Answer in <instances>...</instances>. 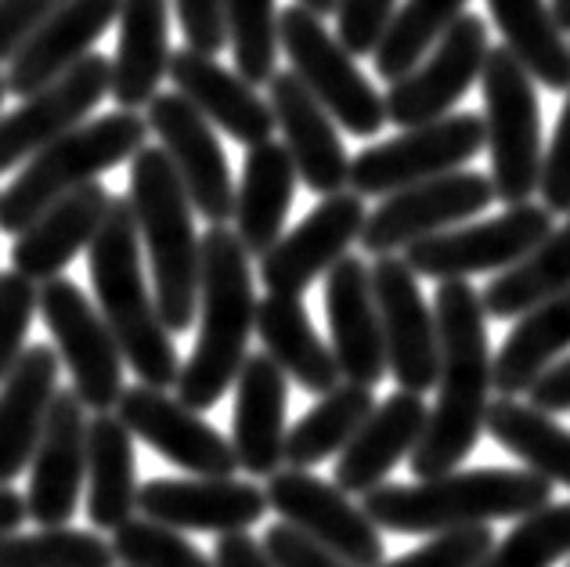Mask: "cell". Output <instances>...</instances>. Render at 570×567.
Instances as JSON below:
<instances>
[{
	"mask_svg": "<svg viewBox=\"0 0 570 567\" xmlns=\"http://www.w3.org/2000/svg\"><path fill=\"white\" fill-rule=\"evenodd\" d=\"M528 398L538 412H570V354L560 358L549 372H542V380L531 387Z\"/></svg>",
	"mask_w": 570,
	"mask_h": 567,
	"instance_id": "816d5d0a",
	"label": "cell"
},
{
	"mask_svg": "<svg viewBox=\"0 0 570 567\" xmlns=\"http://www.w3.org/2000/svg\"><path fill=\"white\" fill-rule=\"evenodd\" d=\"M285 409H289V377L267 358L249 354L235 380V412H232V449L238 470L249 477H272L285 462Z\"/></svg>",
	"mask_w": 570,
	"mask_h": 567,
	"instance_id": "4316f807",
	"label": "cell"
},
{
	"mask_svg": "<svg viewBox=\"0 0 570 567\" xmlns=\"http://www.w3.org/2000/svg\"><path fill=\"white\" fill-rule=\"evenodd\" d=\"M278 43L296 80L354 138H376L386 127V101L354 66V55L328 33L318 14L289 4L278 11Z\"/></svg>",
	"mask_w": 570,
	"mask_h": 567,
	"instance_id": "ba28073f",
	"label": "cell"
},
{
	"mask_svg": "<svg viewBox=\"0 0 570 567\" xmlns=\"http://www.w3.org/2000/svg\"><path fill=\"white\" fill-rule=\"evenodd\" d=\"M549 8H552V14H557L563 33H570V0H549Z\"/></svg>",
	"mask_w": 570,
	"mask_h": 567,
	"instance_id": "9f6ffc18",
	"label": "cell"
},
{
	"mask_svg": "<svg viewBox=\"0 0 570 567\" xmlns=\"http://www.w3.org/2000/svg\"><path fill=\"white\" fill-rule=\"evenodd\" d=\"M438 319V401L430 409L426 434L409 459L419 481L455 473L484 434L494 391V358L488 348V311L470 282H441L433 293Z\"/></svg>",
	"mask_w": 570,
	"mask_h": 567,
	"instance_id": "6da1fadb",
	"label": "cell"
},
{
	"mask_svg": "<svg viewBox=\"0 0 570 567\" xmlns=\"http://www.w3.org/2000/svg\"><path fill=\"white\" fill-rule=\"evenodd\" d=\"M167 77L174 80V91L199 113L209 127L224 130L238 145L257 148L272 141L275 113L272 101L257 95V87L246 84L235 69H224L217 58L181 48L170 55Z\"/></svg>",
	"mask_w": 570,
	"mask_h": 567,
	"instance_id": "cb8c5ba5",
	"label": "cell"
},
{
	"mask_svg": "<svg viewBox=\"0 0 570 567\" xmlns=\"http://www.w3.org/2000/svg\"><path fill=\"white\" fill-rule=\"evenodd\" d=\"M484 430L523 462V470L546 477L552 488H570V430L549 412H538L520 398H494Z\"/></svg>",
	"mask_w": 570,
	"mask_h": 567,
	"instance_id": "d590c367",
	"label": "cell"
},
{
	"mask_svg": "<svg viewBox=\"0 0 570 567\" xmlns=\"http://www.w3.org/2000/svg\"><path fill=\"white\" fill-rule=\"evenodd\" d=\"M552 228L557 225L542 203H520L499 217L480 221V225H459L452 232L423 238V243L404 250L401 257L415 272V278L433 282H466L470 275L484 272L502 275L528 257L534 246H542Z\"/></svg>",
	"mask_w": 570,
	"mask_h": 567,
	"instance_id": "8fae6325",
	"label": "cell"
},
{
	"mask_svg": "<svg viewBox=\"0 0 570 567\" xmlns=\"http://www.w3.org/2000/svg\"><path fill=\"white\" fill-rule=\"evenodd\" d=\"M538 192H542V206L552 217L557 214L570 217V91L560 109L557 130H552V141L546 148L542 185H538Z\"/></svg>",
	"mask_w": 570,
	"mask_h": 567,
	"instance_id": "7dc6e473",
	"label": "cell"
},
{
	"mask_svg": "<svg viewBox=\"0 0 570 567\" xmlns=\"http://www.w3.org/2000/svg\"><path fill=\"white\" fill-rule=\"evenodd\" d=\"M177 19H181V33L191 51L217 58L228 43V26H224V0H170Z\"/></svg>",
	"mask_w": 570,
	"mask_h": 567,
	"instance_id": "681fc988",
	"label": "cell"
},
{
	"mask_svg": "<svg viewBox=\"0 0 570 567\" xmlns=\"http://www.w3.org/2000/svg\"><path fill=\"white\" fill-rule=\"evenodd\" d=\"M214 567H275V560L267 557L264 542L253 539L249 531H238V535H220V542L214 549Z\"/></svg>",
	"mask_w": 570,
	"mask_h": 567,
	"instance_id": "f5cc1de1",
	"label": "cell"
},
{
	"mask_svg": "<svg viewBox=\"0 0 570 567\" xmlns=\"http://www.w3.org/2000/svg\"><path fill=\"white\" fill-rule=\"evenodd\" d=\"M4 98H8V80H4V72H0V106H4Z\"/></svg>",
	"mask_w": 570,
	"mask_h": 567,
	"instance_id": "6f0895ef",
	"label": "cell"
},
{
	"mask_svg": "<svg viewBox=\"0 0 570 567\" xmlns=\"http://www.w3.org/2000/svg\"><path fill=\"white\" fill-rule=\"evenodd\" d=\"M116 19L119 0H66L8 62V95L26 101L62 80L72 66H80L91 55L98 37Z\"/></svg>",
	"mask_w": 570,
	"mask_h": 567,
	"instance_id": "d4e9b609",
	"label": "cell"
},
{
	"mask_svg": "<svg viewBox=\"0 0 570 567\" xmlns=\"http://www.w3.org/2000/svg\"><path fill=\"white\" fill-rule=\"evenodd\" d=\"M499 542L491 528H462V531H444L433 535L412 554L397 560H383L380 567H476L488 557V549Z\"/></svg>",
	"mask_w": 570,
	"mask_h": 567,
	"instance_id": "f6af8a7d",
	"label": "cell"
},
{
	"mask_svg": "<svg viewBox=\"0 0 570 567\" xmlns=\"http://www.w3.org/2000/svg\"><path fill=\"white\" fill-rule=\"evenodd\" d=\"M87 272L95 282V301L105 325L112 330L127 369L156 391L177 387L181 377V354H177L174 333L163 325L156 296L145 278V250L134 225L130 199L112 196L109 214L87 250Z\"/></svg>",
	"mask_w": 570,
	"mask_h": 567,
	"instance_id": "7a4b0ae2",
	"label": "cell"
},
{
	"mask_svg": "<svg viewBox=\"0 0 570 567\" xmlns=\"http://www.w3.org/2000/svg\"><path fill=\"white\" fill-rule=\"evenodd\" d=\"M138 514L174 531L238 535L267 514V491L235 477H156L138 491Z\"/></svg>",
	"mask_w": 570,
	"mask_h": 567,
	"instance_id": "ffe728a7",
	"label": "cell"
},
{
	"mask_svg": "<svg viewBox=\"0 0 570 567\" xmlns=\"http://www.w3.org/2000/svg\"><path fill=\"white\" fill-rule=\"evenodd\" d=\"M40 319L55 336L58 362H66L72 377V394L80 398L83 409L116 412L124 398V351L105 325L101 311L91 304L77 282L51 278L40 286Z\"/></svg>",
	"mask_w": 570,
	"mask_h": 567,
	"instance_id": "9c48e42d",
	"label": "cell"
},
{
	"mask_svg": "<svg viewBox=\"0 0 570 567\" xmlns=\"http://www.w3.org/2000/svg\"><path fill=\"white\" fill-rule=\"evenodd\" d=\"M488 8L505 40V51L523 66V72L549 91H570V40L549 0H488Z\"/></svg>",
	"mask_w": 570,
	"mask_h": 567,
	"instance_id": "e575fe53",
	"label": "cell"
},
{
	"mask_svg": "<svg viewBox=\"0 0 570 567\" xmlns=\"http://www.w3.org/2000/svg\"><path fill=\"white\" fill-rule=\"evenodd\" d=\"M0 567H116V557L98 531L40 528L33 535H4Z\"/></svg>",
	"mask_w": 570,
	"mask_h": 567,
	"instance_id": "60d3db41",
	"label": "cell"
},
{
	"mask_svg": "<svg viewBox=\"0 0 570 567\" xmlns=\"http://www.w3.org/2000/svg\"><path fill=\"white\" fill-rule=\"evenodd\" d=\"M87 409L72 391H58L29 473L26 510L40 528H69L87 485Z\"/></svg>",
	"mask_w": 570,
	"mask_h": 567,
	"instance_id": "7402d4cb",
	"label": "cell"
},
{
	"mask_svg": "<svg viewBox=\"0 0 570 567\" xmlns=\"http://www.w3.org/2000/svg\"><path fill=\"white\" fill-rule=\"evenodd\" d=\"M488 26L480 14L466 11L462 19L438 40L423 62L412 72H404L397 84H390L383 95L386 101V124L401 130L438 124L452 116V109L470 95V87L480 80L488 62Z\"/></svg>",
	"mask_w": 570,
	"mask_h": 567,
	"instance_id": "4fadbf2b",
	"label": "cell"
},
{
	"mask_svg": "<svg viewBox=\"0 0 570 567\" xmlns=\"http://www.w3.org/2000/svg\"><path fill=\"white\" fill-rule=\"evenodd\" d=\"M484 138L491 156V185L494 199L505 206L531 203L542 185V109H538L534 80L523 66L502 48L488 51L484 72Z\"/></svg>",
	"mask_w": 570,
	"mask_h": 567,
	"instance_id": "52a82bcc",
	"label": "cell"
},
{
	"mask_svg": "<svg viewBox=\"0 0 570 567\" xmlns=\"http://www.w3.org/2000/svg\"><path fill=\"white\" fill-rule=\"evenodd\" d=\"M570 557V502H549L546 510L517 520L476 567H557Z\"/></svg>",
	"mask_w": 570,
	"mask_h": 567,
	"instance_id": "b9f144b4",
	"label": "cell"
},
{
	"mask_svg": "<svg viewBox=\"0 0 570 567\" xmlns=\"http://www.w3.org/2000/svg\"><path fill=\"white\" fill-rule=\"evenodd\" d=\"M145 138H148V119L127 109L87 119L77 130L62 134L48 148H40L14 174V182L0 192V232L22 235L58 199L95 185L105 170L138 156L145 148Z\"/></svg>",
	"mask_w": 570,
	"mask_h": 567,
	"instance_id": "8992f818",
	"label": "cell"
},
{
	"mask_svg": "<svg viewBox=\"0 0 570 567\" xmlns=\"http://www.w3.org/2000/svg\"><path fill=\"white\" fill-rule=\"evenodd\" d=\"M58 351L37 343L0 383V485H11L33 462L58 398Z\"/></svg>",
	"mask_w": 570,
	"mask_h": 567,
	"instance_id": "83f0119b",
	"label": "cell"
},
{
	"mask_svg": "<svg viewBox=\"0 0 570 567\" xmlns=\"http://www.w3.org/2000/svg\"><path fill=\"white\" fill-rule=\"evenodd\" d=\"M397 0H340L336 11V40L357 55H376L380 40L386 37L390 22L397 14Z\"/></svg>",
	"mask_w": 570,
	"mask_h": 567,
	"instance_id": "bcb514c9",
	"label": "cell"
},
{
	"mask_svg": "<svg viewBox=\"0 0 570 567\" xmlns=\"http://www.w3.org/2000/svg\"><path fill=\"white\" fill-rule=\"evenodd\" d=\"M484 145V116L476 113H455L438 124L401 130L397 138L368 145L351 159V192L362 199H386L401 188L462 170Z\"/></svg>",
	"mask_w": 570,
	"mask_h": 567,
	"instance_id": "30bf717a",
	"label": "cell"
},
{
	"mask_svg": "<svg viewBox=\"0 0 570 567\" xmlns=\"http://www.w3.org/2000/svg\"><path fill=\"white\" fill-rule=\"evenodd\" d=\"M127 199L148 267H153L159 319L170 333H185L199 315L203 235H195V206L163 148L145 145L130 159Z\"/></svg>",
	"mask_w": 570,
	"mask_h": 567,
	"instance_id": "5b68a950",
	"label": "cell"
},
{
	"mask_svg": "<svg viewBox=\"0 0 570 567\" xmlns=\"http://www.w3.org/2000/svg\"><path fill=\"white\" fill-rule=\"evenodd\" d=\"M40 311V286L26 275L11 272L0 275V383L8 380V372L19 365V358L29 351L26 336Z\"/></svg>",
	"mask_w": 570,
	"mask_h": 567,
	"instance_id": "ee69618b",
	"label": "cell"
},
{
	"mask_svg": "<svg viewBox=\"0 0 570 567\" xmlns=\"http://www.w3.org/2000/svg\"><path fill=\"white\" fill-rule=\"evenodd\" d=\"M257 293H253L249 253L235 228H206L199 278V336L177 377V401L195 412L214 409L235 387L257 333Z\"/></svg>",
	"mask_w": 570,
	"mask_h": 567,
	"instance_id": "3957f363",
	"label": "cell"
},
{
	"mask_svg": "<svg viewBox=\"0 0 570 567\" xmlns=\"http://www.w3.org/2000/svg\"><path fill=\"white\" fill-rule=\"evenodd\" d=\"M170 0H119V43L112 58V87L119 109L153 106L170 69Z\"/></svg>",
	"mask_w": 570,
	"mask_h": 567,
	"instance_id": "f546056e",
	"label": "cell"
},
{
	"mask_svg": "<svg viewBox=\"0 0 570 567\" xmlns=\"http://www.w3.org/2000/svg\"><path fill=\"white\" fill-rule=\"evenodd\" d=\"M470 0H404L390 22L386 37L380 40L376 72L383 80L397 84L404 72H412L423 58L438 48V40L466 14Z\"/></svg>",
	"mask_w": 570,
	"mask_h": 567,
	"instance_id": "f35d334b",
	"label": "cell"
},
{
	"mask_svg": "<svg viewBox=\"0 0 570 567\" xmlns=\"http://www.w3.org/2000/svg\"><path fill=\"white\" fill-rule=\"evenodd\" d=\"M275 127L282 130V145L289 153L296 177L314 196H340L351 185V156L343 148L336 119L328 116L318 98L296 80L293 69H282L267 84Z\"/></svg>",
	"mask_w": 570,
	"mask_h": 567,
	"instance_id": "44dd1931",
	"label": "cell"
},
{
	"mask_svg": "<svg viewBox=\"0 0 570 567\" xmlns=\"http://www.w3.org/2000/svg\"><path fill=\"white\" fill-rule=\"evenodd\" d=\"M372 409H376L372 391L354 383H340L336 391L318 398V405L299 416V423L289 427V434H285V462H289V470H311L318 462L340 456L372 416Z\"/></svg>",
	"mask_w": 570,
	"mask_h": 567,
	"instance_id": "74e56055",
	"label": "cell"
},
{
	"mask_svg": "<svg viewBox=\"0 0 570 567\" xmlns=\"http://www.w3.org/2000/svg\"><path fill=\"white\" fill-rule=\"evenodd\" d=\"M267 510L282 517V525L296 528L328 554H336L351 567L383 564V535L365 517L362 506L343 496L336 485L322 481L311 470H278L267 481Z\"/></svg>",
	"mask_w": 570,
	"mask_h": 567,
	"instance_id": "5bb4252c",
	"label": "cell"
},
{
	"mask_svg": "<svg viewBox=\"0 0 570 567\" xmlns=\"http://www.w3.org/2000/svg\"><path fill=\"white\" fill-rule=\"evenodd\" d=\"M296 167L282 141L249 148L243 163V182L235 188V235L249 257H264L285 235V217L296 196Z\"/></svg>",
	"mask_w": 570,
	"mask_h": 567,
	"instance_id": "4dcf8cb0",
	"label": "cell"
},
{
	"mask_svg": "<svg viewBox=\"0 0 570 567\" xmlns=\"http://www.w3.org/2000/svg\"><path fill=\"white\" fill-rule=\"evenodd\" d=\"M145 119L148 130L159 138V148L174 163L177 177H181L195 214H203L209 228L228 225L235 217V182L214 127L177 91L156 95Z\"/></svg>",
	"mask_w": 570,
	"mask_h": 567,
	"instance_id": "2e32d148",
	"label": "cell"
},
{
	"mask_svg": "<svg viewBox=\"0 0 570 567\" xmlns=\"http://www.w3.org/2000/svg\"><path fill=\"white\" fill-rule=\"evenodd\" d=\"M62 4L66 0H0V66H8Z\"/></svg>",
	"mask_w": 570,
	"mask_h": 567,
	"instance_id": "c3c4849f",
	"label": "cell"
},
{
	"mask_svg": "<svg viewBox=\"0 0 570 567\" xmlns=\"http://www.w3.org/2000/svg\"><path fill=\"white\" fill-rule=\"evenodd\" d=\"M325 315L333 333V354L343 383L376 387L386 377V343L376 290H372V267L362 257H343L325 275Z\"/></svg>",
	"mask_w": 570,
	"mask_h": 567,
	"instance_id": "603a6c76",
	"label": "cell"
},
{
	"mask_svg": "<svg viewBox=\"0 0 570 567\" xmlns=\"http://www.w3.org/2000/svg\"><path fill=\"white\" fill-rule=\"evenodd\" d=\"M261 542L267 549V557L275 560V567H351V564H343L336 554H328L325 546L307 539V535H299L296 528L282 525V520L267 528V535Z\"/></svg>",
	"mask_w": 570,
	"mask_h": 567,
	"instance_id": "f907efd6",
	"label": "cell"
},
{
	"mask_svg": "<svg viewBox=\"0 0 570 567\" xmlns=\"http://www.w3.org/2000/svg\"><path fill=\"white\" fill-rule=\"evenodd\" d=\"M112 557L124 567H214L203 549H195L185 531L156 525L148 517H134L112 531Z\"/></svg>",
	"mask_w": 570,
	"mask_h": 567,
	"instance_id": "7bdbcfd3",
	"label": "cell"
},
{
	"mask_svg": "<svg viewBox=\"0 0 570 567\" xmlns=\"http://www.w3.org/2000/svg\"><path fill=\"white\" fill-rule=\"evenodd\" d=\"M365 221V199L354 196V192L322 199L293 232H285L261 257V282L267 293L299 296L311 290L314 282L347 257V250L362 238Z\"/></svg>",
	"mask_w": 570,
	"mask_h": 567,
	"instance_id": "ac0fdd59",
	"label": "cell"
},
{
	"mask_svg": "<svg viewBox=\"0 0 570 567\" xmlns=\"http://www.w3.org/2000/svg\"><path fill=\"white\" fill-rule=\"evenodd\" d=\"M570 290V217L552 228L542 246H534L520 264L494 275L484 286V311L491 319H520L531 307Z\"/></svg>",
	"mask_w": 570,
	"mask_h": 567,
	"instance_id": "8d00e7d4",
	"label": "cell"
},
{
	"mask_svg": "<svg viewBox=\"0 0 570 567\" xmlns=\"http://www.w3.org/2000/svg\"><path fill=\"white\" fill-rule=\"evenodd\" d=\"M109 87L112 58L95 51L80 66H72L62 80L26 98L14 113L0 116V174L22 167L40 148L87 124V116L101 106V98H109Z\"/></svg>",
	"mask_w": 570,
	"mask_h": 567,
	"instance_id": "e0dca14e",
	"label": "cell"
},
{
	"mask_svg": "<svg viewBox=\"0 0 570 567\" xmlns=\"http://www.w3.org/2000/svg\"><path fill=\"white\" fill-rule=\"evenodd\" d=\"M426 398L394 391L383 398L372 416L362 423V430L351 438V444L336 456L333 485L343 496H368L386 477L397 470L401 459H412L419 441L426 434Z\"/></svg>",
	"mask_w": 570,
	"mask_h": 567,
	"instance_id": "484cf974",
	"label": "cell"
},
{
	"mask_svg": "<svg viewBox=\"0 0 570 567\" xmlns=\"http://www.w3.org/2000/svg\"><path fill=\"white\" fill-rule=\"evenodd\" d=\"M109 203L112 196L101 182L58 199L51 211H43L22 235H14V246H11L14 272L26 275L29 282H37V286H43V282H51V278H62L66 267L77 261L83 250H91L101 221L109 214Z\"/></svg>",
	"mask_w": 570,
	"mask_h": 567,
	"instance_id": "f1b7e54d",
	"label": "cell"
},
{
	"mask_svg": "<svg viewBox=\"0 0 570 567\" xmlns=\"http://www.w3.org/2000/svg\"><path fill=\"white\" fill-rule=\"evenodd\" d=\"M552 502V485L531 470L480 467L433 477L423 485H380L362 510L394 535H444L488 528L491 520H523Z\"/></svg>",
	"mask_w": 570,
	"mask_h": 567,
	"instance_id": "277c9868",
	"label": "cell"
},
{
	"mask_svg": "<svg viewBox=\"0 0 570 567\" xmlns=\"http://www.w3.org/2000/svg\"><path fill=\"white\" fill-rule=\"evenodd\" d=\"M299 8H307L311 14H318V19H325V14H336L340 11V0H296Z\"/></svg>",
	"mask_w": 570,
	"mask_h": 567,
	"instance_id": "11a10c76",
	"label": "cell"
},
{
	"mask_svg": "<svg viewBox=\"0 0 570 567\" xmlns=\"http://www.w3.org/2000/svg\"><path fill=\"white\" fill-rule=\"evenodd\" d=\"M138 459L134 434L116 412L87 423V517L95 531H116L138 514Z\"/></svg>",
	"mask_w": 570,
	"mask_h": 567,
	"instance_id": "d6a6232c",
	"label": "cell"
},
{
	"mask_svg": "<svg viewBox=\"0 0 570 567\" xmlns=\"http://www.w3.org/2000/svg\"><path fill=\"white\" fill-rule=\"evenodd\" d=\"M116 416L134 438H141L148 449H156L191 477H235L238 470L232 438H224L214 423H206L199 412L181 405L167 391L145 383L127 387Z\"/></svg>",
	"mask_w": 570,
	"mask_h": 567,
	"instance_id": "d6986e66",
	"label": "cell"
},
{
	"mask_svg": "<svg viewBox=\"0 0 570 567\" xmlns=\"http://www.w3.org/2000/svg\"><path fill=\"white\" fill-rule=\"evenodd\" d=\"M491 203H494L491 177L476 170H455L386 196L368 214L357 243L376 261L401 257L404 250L423 243V238L466 225L476 214H484Z\"/></svg>",
	"mask_w": 570,
	"mask_h": 567,
	"instance_id": "7c38bea8",
	"label": "cell"
},
{
	"mask_svg": "<svg viewBox=\"0 0 570 567\" xmlns=\"http://www.w3.org/2000/svg\"><path fill=\"white\" fill-rule=\"evenodd\" d=\"M570 351V290L520 315L502 351L494 354V391L520 398Z\"/></svg>",
	"mask_w": 570,
	"mask_h": 567,
	"instance_id": "836d02e7",
	"label": "cell"
},
{
	"mask_svg": "<svg viewBox=\"0 0 570 567\" xmlns=\"http://www.w3.org/2000/svg\"><path fill=\"white\" fill-rule=\"evenodd\" d=\"M257 336L264 354L307 394L325 398L343 383L333 348L318 336L299 296L267 293L257 304Z\"/></svg>",
	"mask_w": 570,
	"mask_h": 567,
	"instance_id": "1f68e13d",
	"label": "cell"
},
{
	"mask_svg": "<svg viewBox=\"0 0 570 567\" xmlns=\"http://www.w3.org/2000/svg\"><path fill=\"white\" fill-rule=\"evenodd\" d=\"M224 26L235 72L246 84H272L278 72V4L275 0H224Z\"/></svg>",
	"mask_w": 570,
	"mask_h": 567,
	"instance_id": "ab89813d",
	"label": "cell"
},
{
	"mask_svg": "<svg viewBox=\"0 0 570 567\" xmlns=\"http://www.w3.org/2000/svg\"><path fill=\"white\" fill-rule=\"evenodd\" d=\"M372 290L380 304L390 377L397 380V391L426 398V391L438 387L441 343L438 319L419 290L415 272L404 257H380L372 264Z\"/></svg>",
	"mask_w": 570,
	"mask_h": 567,
	"instance_id": "9a60e30c",
	"label": "cell"
},
{
	"mask_svg": "<svg viewBox=\"0 0 570 567\" xmlns=\"http://www.w3.org/2000/svg\"><path fill=\"white\" fill-rule=\"evenodd\" d=\"M26 517H29L26 496H19V491H14L11 485H0V539L19 531Z\"/></svg>",
	"mask_w": 570,
	"mask_h": 567,
	"instance_id": "db71d44e",
	"label": "cell"
}]
</instances>
